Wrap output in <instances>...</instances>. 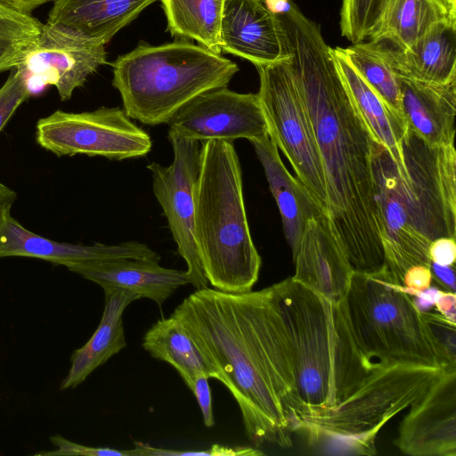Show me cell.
I'll return each mask as SVG.
<instances>
[{
  "mask_svg": "<svg viewBox=\"0 0 456 456\" xmlns=\"http://www.w3.org/2000/svg\"><path fill=\"white\" fill-rule=\"evenodd\" d=\"M68 269L103 290L125 289L140 298L153 300L159 307L179 287L191 283L186 271L166 268L147 259L118 258L74 265Z\"/></svg>",
  "mask_w": 456,
  "mask_h": 456,
  "instance_id": "19",
  "label": "cell"
},
{
  "mask_svg": "<svg viewBox=\"0 0 456 456\" xmlns=\"http://www.w3.org/2000/svg\"><path fill=\"white\" fill-rule=\"evenodd\" d=\"M29 79L21 67L12 70L0 87V132L30 95Z\"/></svg>",
  "mask_w": 456,
  "mask_h": 456,
  "instance_id": "31",
  "label": "cell"
},
{
  "mask_svg": "<svg viewBox=\"0 0 456 456\" xmlns=\"http://www.w3.org/2000/svg\"><path fill=\"white\" fill-rule=\"evenodd\" d=\"M106 61L102 42L46 23L37 44L18 67L25 70L28 79L36 77L43 85L54 86L61 100L67 101Z\"/></svg>",
  "mask_w": 456,
  "mask_h": 456,
  "instance_id": "13",
  "label": "cell"
},
{
  "mask_svg": "<svg viewBox=\"0 0 456 456\" xmlns=\"http://www.w3.org/2000/svg\"><path fill=\"white\" fill-rule=\"evenodd\" d=\"M342 49L364 81L390 107L402 114L399 78L389 65L367 42L354 43Z\"/></svg>",
  "mask_w": 456,
  "mask_h": 456,
  "instance_id": "29",
  "label": "cell"
},
{
  "mask_svg": "<svg viewBox=\"0 0 456 456\" xmlns=\"http://www.w3.org/2000/svg\"><path fill=\"white\" fill-rule=\"evenodd\" d=\"M172 36L195 40L220 54V26L224 0H160Z\"/></svg>",
  "mask_w": 456,
  "mask_h": 456,
  "instance_id": "27",
  "label": "cell"
},
{
  "mask_svg": "<svg viewBox=\"0 0 456 456\" xmlns=\"http://www.w3.org/2000/svg\"><path fill=\"white\" fill-rule=\"evenodd\" d=\"M292 257L294 280L334 303L343 301L354 271L326 212H320L307 222Z\"/></svg>",
  "mask_w": 456,
  "mask_h": 456,
  "instance_id": "16",
  "label": "cell"
},
{
  "mask_svg": "<svg viewBox=\"0 0 456 456\" xmlns=\"http://www.w3.org/2000/svg\"><path fill=\"white\" fill-rule=\"evenodd\" d=\"M432 281L431 268L417 265L405 272L402 285L412 294L428 289L431 286Z\"/></svg>",
  "mask_w": 456,
  "mask_h": 456,
  "instance_id": "36",
  "label": "cell"
},
{
  "mask_svg": "<svg viewBox=\"0 0 456 456\" xmlns=\"http://www.w3.org/2000/svg\"><path fill=\"white\" fill-rule=\"evenodd\" d=\"M423 314L427 322L444 352L449 366L456 368V323L452 322L439 313L435 314L423 311Z\"/></svg>",
  "mask_w": 456,
  "mask_h": 456,
  "instance_id": "33",
  "label": "cell"
},
{
  "mask_svg": "<svg viewBox=\"0 0 456 456\" xmlns=\"http://www.w3.org/2000/svg\"><path fill=\"white\" fill-rule=\"evenodd\" d=\"M168 133L197 142H249L268 136L257 94L226 87L204 92L183 106L169 120Z\"/></svg>",
  "mask_w": 456,
  "mask_h": 456,
  "instance_id": "12",
  "label": "cell"
},
{
  "mask_svg": "<svg viewBox=\"0 0 456 456\" xmlns=\"http://www.w3.org/2000/svg\"><path fill=\"white\" fill-rule=\"evenodd\" d=\"M443 370L376 362L362 382L335 406L297 413L291 430L305 435L311 444L330 443L349 453L375 455L381 428L419 398Z\"/></svg>",
  "mask_w": 456,
  "mask_h": 456,
  "instance_id": "8",
  "label": "cell"
},
{
  "mask_svg": "<svg viewBox=\"0 0 456 456\" xmlns=\"http://www.w3.org/2000/svg\"><path fill=\"white\" fill-rule=\"evenodd\" d=\"M37 142L61 156H102L123 160L143 157L151 138L120 108L101 107L92 111L56 110L37 123Z\"/></svg>",
  "mask_w": 456,
  "mask_h": 456,
  "instance_id": "10",
  "label": "cell"
},
{
  "mask_svg": "<svg viewBox=\"0 0 456 456\" xmlns=\"http://www.w3.org/2000/svg\"><path fill=\"white\" fill-rule=\"evenodd\" d=\"M194 236L205 276L213 289L228 293L252 290L262 260L250 234L233 142L201 143Z\"/></svg>",
  "mask_w": 456,
  "mask_h": 456,
  "instance_id": "5",
  "label": "cell"
},
{
  "mask_svg": "<svg viewBox=\"0 0 456 456\" xmlns=\"http://www.w3.org/2000/svg\"><path fill=\"white\" fill-rule=\"evenodd\" d=\"M409 407L395 445L411 456H456V368L444 369Z\"/></svg>",
  "mask_w": 456,
  "mask_h": 456,
  "instance_id": "14",
  "label": "cell"
},
{
  "mask_svg": "<svg viewBox=\"0 0 456 456\" xmlns=\"http://www.w3.org/2000/svg\"><path fill=\"white\" fill-rule=\"evenodd\" d=\"M256 69L257 95L268 135L286 156L296 178L314 203L326 212V190L316 142L287 58Z\"/></svg>",
  "mask_w": 456,
  "mask_h": 456,
  "instance_id": "9",
  "label": "cell"
},
{
  "mask_svg": "<svg viewBox=\"0 0 456 456\" xmlns=\"http://www.w3.org/2000/svg\"><path fill=\"white\" fill-rule=\"evenodd\" d=\"M142 347L152 357L172 365L191 390L200 374L217 379L183 324L172 315L151 327L143 337Z\"/></svg>",
  "mask_w": 456,
  "mask_h": 456,
  "instance_id": "26",
  "label": "cell"
},
{
  "mask_svg": "<svg viewBox=\"0 0 456 456\" xmlns=\"http://www.w3.org/2000/svg\"><path fill=\"white\" fill-rule=\"evenodd\" d=\"M288 65L308 114L324 177L328 216L354 272L382 270L383 217L373 171L374 138L320 26L289 0L274 12Z\"/></svg>",
  "mask_w": 456,
  "mask_h": 456,
  "instance_id": "1",
  "label": "cell"
},
{
  "mask_svg": "<svg viewBox=\"0 0 456 456\" xmlns=\"http://www.w3.org/2000/svg\"><path fill=\"white\" fill-rule=\"evenodd\" d=\"M340 307L357 347L369 360L453 368L413 296L386 266L372 273L354 272Z\"/></svg>",
  "mask_w": 456,
  "mask_h": 456,
  "instance_id": "7",
  "label": "cell"
},
{
  "mask_svg": "<svg viewBox=\"0 0 456 456\" xmlns=\"http://www.w3.org/2000/svg\"><path fill=\"white\" fill-rule=\"evenodd\" d=\"M250 142L279 208L284 235L293 256L307 222L323 210L314 203L304 185L285 167L278 148L269 135Z\"/></svg>",
  "mask_w": 456,
  "mask_h": 456,
  "instance_id": "21",
  "label": "cell"
},
{
  "mask_svg": "<svg viewBox=\"0 0 456 456\" xmlns=\"http://www.w3.org/2000/svg\"><path fill=\"white\" fill-rule=\"evenodd\" d=\"M380 0H342L341 36L352 44L368 39L375 24Z\"/></svg>",
  "mask_w": 456,
  "mask_h": 456,
  "instance_id": "30",
  "label": "cell"
},
{
  "mask_svg": "<svg viewBox=\"0 0 456 456\" xmlns=\"http://www.w3.org/2000/svg\"><path fill=\"white\" fill-rule=\"evenodd\" d=\"M0 215V258L23 256L38 258L67 268L78 264L118 258L147 259L159 262L160 256L146 244L126 241L115 245L60 242L40 236L20 224L11 214Z\"/></svg>",
  "mask_w": 456,
  "mask_h": 456,
  "instance_id": "15",
  "label": "cell"
},
{
  "mask_svg": "<svg viewBox=\"0 0 456 456\" xmlns=\"http://www.w3.org/2000/svg\"><path fill=\"white\" fill-rule=\"evenodd\" d=\"M55 446L53 451L40 452L35 455L41 456H135L134 449L117 450L108 447H92L74 443L67 438L55 435L50 437Z\"/></svg>",
  "mask_w": 456,
  "mask_h": 456,
  "instance_id": "32",
  "label": "cell"
},
{
  "mask_svg": "<svg viewBox=\"0 0 456 456\" xmlns=\"http://www.w3.org/2000/svg\"><path fill=\"white\" fill-rule=\"evenodd\" d=\"M174 158L169 166L151 162L153 193L167 221L178 254L186 263V273L196 289L208 281L200 262L195 236V192L200 169V142L167 133Z\"/></svg>",
  "mask_w": 456,
  "mask_h": 456,
  "instance_id": "11",
  "label": "cell"
},
{
  "mask_svg": "<svg viewBox=\"0 0 456 456\" xmlns=\"http://www.w3.org/2000/svg\"><path fill=\"white\" fill-rule=\"evenodd\" d=\"M191 391L193 393L200 408L204 425L207 428L213 427L215 419L208 378L203 374L198 375Z\"/></svg>",
  "mask_w": 456,
  "mask_h": 456,
  "instance_id": "34",
  "label": "cell"
},
{
  "mask_svg": "<svg viewBox=\"0 0 456 456\" xmlns=\"http://www.w3.org/2000/svg\"><path fill=\"white\" fill-rule=\"evenodd\" d=\"M434 305L440 314L455 323L456 295L454 292L438 290Z\"/></svg>",
  "mask_w": 456,
  "mask_h": 456,
  "instance_id": "37",
  "label": "cell"
},
{
  "mask_svg": "<svg viewBox=\"0 0 456 456\" xmlns=\"http://www.w3.org/2000/svg\"><path fill=\"white\" fill-rule=\"evenodd\" d=\"M367 43L399 77L437 84L456 78V17L433 24L406 48Z\"/></svg>",
  "mask_w": 456,
  "mask_h": 456,
  "instance_id": "18",
  "label": "cell"
},
{
  "mask_svg": "<svg viewBox=\"0 0 456 456\" xmlns=\"http://www.w3.org/2000/svg\"><path fill=\"white\" fill-rule=\"evenodd\" d=\"M171 315L234 397L248 438L256 445L291 446V423L301 405L273 287L196 289Z\"/></svg>",
  "mask_w": 456,
  "mask_h": 456,
  "instance_id": "2",
  "label": "cell"
},
{
  "mask_svg": "<svg viewBox=\"0 0 456 456\" xmlns=\"http://www.w3.org/2000/svg\"><path fill=\"white\" fill-rule=\"evenodd\" d=\"M272 287L288 338L301 405L298 412L335 406L362 382L376 362L357 347L340 304L292 277Z\"/></svg>",
  "mask_w": 456,
  "mask_h": 456,
  "instance_id": "4",
  "label": "cell"
},
{
  "mask_svg": "<svg viewBox=\"0 0 456 456\" xmlns=\"http://www.w3.org/2000/svg\"><path fill=\"white\" fill-rule=\"evenodd\" d=\"M43 24L0 4V72L20 65L37 44Z\"/></svg>",
  "mask_w": 456,
  "mask_h": 456,
  "instance_id": "28",
  "label": "cell"
},
{
  "mask_svg": "<svg viewBox=\"0 0 456 456\" xmlns=\"http://www.w3.org/2000/svg\"><path fill=\"white\" fill-rule=\"evenodd\" d=\"M428 256L431 263L454 266L456 261L455 238L440 237L431 241L428 248Z\"/></svg>",
  "mask_w": 456,
  "mask_h": 456,
  "instance_id": "35",
  "label": "cell"
},
{
  "mask_svg": "<svg viewBox=\"0 0 456 456\" xmlns=\"http://www.w3.org/2000/svg\"><path fill=\"white\" fill-rule=\"evenodd\" d=\"M112 68L125 113L148 126L167 124L191 100L226 87L239 71L234 61L187 40L138 45Z\"/></svg>",
  "mask_w": 456,
  "mask_h": 456,
  "instance_id": "6",
  "label": "cell"
},
{
  "mask_svg": "<svg viewBox=\"0 0 456 456\" xmlns=\"http://www.w3.org/2000/svg\"><path fill=\"white\" fill-rule=\"evenodd\" d=\"M16 198V192L0 182V215L5 209L12 208Z\"/></svg>",
  "mask_w": 456,
  "mask_h": 456,
  "instance_id": "40",
  "label": "cell"
},
{
  "mask_svg": "<svg viewBox=\"0 0 456 456\" xmlns=\"http://www.w3.org/2000/svg\"><path fill=\"white\" fill-rule=\"evenodd\" d=\"M398 78L407 127L430 144L454 143L456 78L443 84Z\"/></svg>",
  "mask_w": 456,
  "mask_h": 456,
  "instance_id": "20",
  "label": "cell"
},
{
  "mask_svg": "<svg viewBox=\"0 0 456 456\" xmlns=\"http://www.w3.org/2000/svg\"><path fill=\"white\" fill-rule=\"evenodd\" d=\"M402 153L405 175L388 151L373 142L385 265L399 281L413 265L431 266L432 240L456 238L454 143L430 144L407 127Z\"/></svg>",
  "mask_w": 456,
  "mask_h": 456,
  "instance_id": "3",
  "label": "cell"
},
{
  "mask_svg": "<svg viewBox=\"0 0 456 456\" xmlns=\"http://www.w3.org/2000/svg\"><path fill=\"white\" fill-rule=\"evenodd\" d=\"M340 76L375 142L384 146L404 175L402 142L407 125L403 116L390 107L360 76L342 47L331 48Z\"/></svg>",
  "mask_w": 456,
  "mask_h": 456,
  "instance_id": "24",
  "label": "cell"
},
{
  "mask_svg": "<svg viewBox=\"0 0 456 456\" xmlns=\"http://www.w3.org/2000/svg\"><path fill=\"white\" fill-rule=\"evenodd\" d=\"M220 46L256 67L287 58L276 16L262 0H224Z\"/></svg>",
  "mask_w": 456,
  "mask_h": 456,
  "instance_id": "17",
  "label": "cell"
},
{
  "mask_svg": "<svg viewBox=\"0 0 456 456\" xmlns=\"http://www.w3.org/2000/svg\"><path fill=\"white\" fill-rule=\"evenodd\" d=\"M432 280L444 288V291L455 293L454 266H444L431 263Z\"/></svg>",
  "mask_w": 456,
  "mask_h": 456,
  "instance_id": "38",
  "label": "cell"
},
{
  "mask_svg": "<svg viewBox=\"0 0 456 456\" xmlns=\"http://www.w3.org/2000/svg\"><path fill=\"white\" fill-rule=\"evenodd\" d=\"M157 0H54L47 23L106 45Z\"/></svg>",
  "mask_w": 456,
  "mask_h": 456,
  "instance_id": "22",
  "label": "cell"
},
{
  "mask_svg": "<svg viewBox=\"0 0 456 456\" xmlns=\"http://www.w3.org/2000/svg\"><path fill=\"white\" fill-rule=\"evenodd\" d=\"M456 17V0H380L368 41L406 48L433 24Z\"/></svg>",
  "mask_w": 456,
  "mask_h": 456,
  "instance_id": "25",
  "label": "cell"
},
{
  "mask_svg": "<svg viewBox=\"0 0 456 456\" xmlns=\"http://www.w3.org/2000/svg\"><path fill=\"white\" fill-rule=\"evenodd\" d=\"M139 298L125 289H104V309L99 326L90 339L73 352L61 390L77 387L95 369L126 346L123 313L129 304Z\"/></svg>",
  "mask_w": 456,
  "mask_h": 456,
  "instance_id": "23",
  "label": "cell"
},
{
  "mask_svg": "<svg viewBox=\"0 0 456 456\" xmlns=\"http://www.w3.org/2000/svg\"><path fill=\"white\" fill-rule=\"evenodd\" d=\"M51 0H0V4L18 12L31 14L40 5Z\"/></svg>",
  "mask_w": 456,
  "mask_h": 456,
  "instance_id": "39",
  "label": "cell"
}]
</instances>
